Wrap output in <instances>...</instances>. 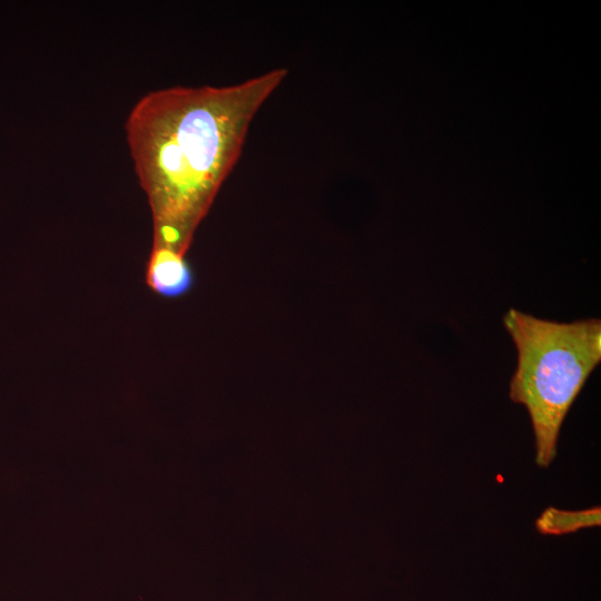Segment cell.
Returning <instances> with one entry per match:
<instances>
[{"label": "cell", "mask_w": 601, "mask_h": 601, "mask_svg": "<svg viewBox=\"0 0 601 601\" xmlns=\"http://www.w3.org/2000/svg\"><path fill=\"white\" fill-rule=\"evenodd\" d=\"M287 73L276 68L229 86H174L135 104L125 129L152 215V246L186 255L253 119Z\"/></svg>", "instance_id": "obj_1"}, {"label": "cell", "mask_w": 601, "mask_h": 601, "mask_svg": "<svg viewBox=\"0 0 601 601\" xmlns=\"http://www.w3.org/2000/svg\"><path fill=\"white\" fill-rule=\"evenodd\" d=\"M503 324L518 354L509 397L526 408L535 463L548 467L568 412L601 362V319L560 323L510 308Z\"/></svg>", "instance_id": "obj_2"}, {"label": "cell", "mask_w": 601, "mask_h": 601, "mask_svg": "<svg viewBox=\"0 0 601 601\" xmlns=\"http://www.w3.org/2000/svg\"><path fill=\"white\" fill-rule=\"evenodd\" d=\"M185 256L166 247L152 246L146 267L148 287L167 298H177L188 293L195 277Z\"/></svg>", "instance_id": "obj_3"}, {"label": "cell", "mask_w": 601, "mask_h": 601, "mask_svg": "<svg viewBox=\"0 0 601 601\" xmlns=\"http://www.w3.org/2000/svg\"><path fill=\"white\" fill-rule=\"evenodd\" d=\"M595 525H600V508L582 511L548 508L536 520V529L542 534H566Z\"/></svg>", "instance_id": "obj_4"}]
</instances>
